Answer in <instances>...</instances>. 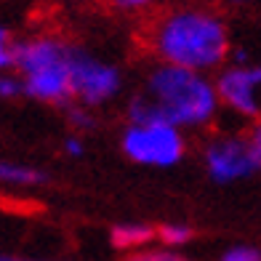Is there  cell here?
I'll use <instances>...</instances> for the list:
<instances>
[{"label":"cell","instance_id":"obj_17","mask_svg":"<svg viewBox=\"0 0 261 261\" xmlns=\"http://www.w3.org/2000/svg\"><path fill=\"white\" fill-rule=\"evenodd\" d=\"M64 152H67L69 158H80L83 152H86V147H83V141H80V139L67 136V141H64Z\"/></svg>","mask_w":261,"mask_h":261},{"label":"cell","instance_id":"obj_11","mask_svg":"<svg viewBox=\"0 0 261 261\" xmlns=\"http://www.w3.org/2000/svg\"><path fill=\"white\" fill-rule=\"evenodd\" d=\"M16 64V40L6 27H0V72H8Z\"/></svg>","mask_w":261,"mask_h":261},{"label":"cell","instance_id":"obj_21","mask_svg":"<svg viewBox=\"0 0 261 261\" xmlns=\"http://www.w3.org/2000/svg\"><path fill=\"white\" fill-rule=\"evenodd\" d=\"M224 3H229V6H243V3H248V0H224Z\"/></svg>","mask_w":261,"mask_h":261},{"label":"cell","instance_id":"obj_9","mask_svg":"<svg viewBox=\"0 0 261 261\" xmlns=\"http://www.w3.org/2000/svg\"><path fill=\"white\" fill-rule=\"evenodd\" d=\"M0 181L3 184H19V187H32V184H43L48 181V176L38 168L30 165H16V163H6L0 160Z\"/></svg>","mask_w":261,"mask_h":261},{"label":"cell","instance_id":"obj_4","mask_svg":"<svg viewBox=\"0 0 261 261\" xmlns=\"http://www.w3.org/2000/svg\"><path fill=\"white\" fill-rule=\"evenodd\" d=\"M123 149L134 163L168 168L184 158V139L168 123H130L123 134Z\"/></svg>","mask_w":261,"mask_h":261},{"label":"cell","instance_id":"obj_1","mask_svg":"<svg viewBox=\"0 0 261 261\" xmlns=\"http://www.w3.org/2000/svg\"><path fill=\"white\" fill-rule=\"evenodd\" d=\"M149 48L160 64L211 72L229 56V30L219 11L200 3L165 8L149 24Z\"/></svg>","mask_w":261,"mask_h":261},{"label":"cell","instance_id":"obj_8","mask_svg":"<svg viewBox=\"0 0 261 261\" xmlns=\"http://www.w3.org/2000/svg\"><path fill=\"white\" fill-rule=\"evenodd\" d=\"M158 237V229L152 224L130 221V224H115L110 229V243L120 251H130V248H144Z\"/></svg>","mask_w":261,"mask_h":261},{"label":"cell","instance_id":"obj_16","mask_svg":"<svg viewBox=\"0 0 261 261\" xmlns=\"http://www.w3.org/2000/svg\"><path fill=\"white\" fill-rule=\"evenodd\" d=\"M67 117H69V123H72V128H77V130H91L93 128V117L83 110V107H69Z\"/></svg>","mask_w":261,"mask_h":261},{"label":"cell","instance_id":"obj_14","mask_svg":"<svg viewBox=\"0 0 261 261\" xmlns=\"http://www.w3.org/2000/svg\"><path fill=\"white\" fill-rule=\"evenodd\" d=\"M221 261H261V251L251 245H237V248H229L221 256Z\"/></svg>","mask_w":261,"mask_h":261},{"label":"cell","instance_id":"obj_7","mask_svg":"<svg viewBox=\"0 0 261 261\" xmlns=\"http://www.w3.org/2000/svg\"><path fill=\"white\" fill-rule=\"evenodd\" d=\"M216 91L219 99L234 110L243 117H261V101H258V91L251 86V80L245 77L243 64H234L229 69H224L216 80Z\"/></svg>","mask_w":261,"mask_h":261},{"label":"cell","instance_id":"obj_12","mask_svg":"<svg viewBox=\"0 0 261 261\" xmlns=\"http://www.w3.org/2000/svg\"><path fill=\"white\" fill-rule=\"evenodd\" d=\"M16 96H27V88H24L21 75L0 72V99H16Z\"/></svg>","mask_w":261,"mask_h":261},{"label":"cell","instance_id":"obj_13","mask_svg":"<svg viewBox=\"0 0 261 261\" xmlns=\"http://www.w3.org/2000/svg\"><path fill=\"white\" fill-rule=\"evenodd\" d=\"M107 3L120 14H144V11L155 8L160 0H107Z\"/></svg>","mask_w":261,"mask_h":261},{"label":"cell","instance_id":"obj_3","mask_svg":"<svg viewBox=\"0 0 261 261\" xmlns=\"http://www.w3.org/2000/svg\"><path fill=\"white\" fill-rule=\"evenodd\" d=\"M69 51L67 43L56 35H32L16 40V64L27 96L45 104H67L72 99V72H69Z\"/></svg>","mask_w":261,"mask_h":261},{"label":"cell","instance_id":"obj_6","mask_svg":"<svg viewBox=\"0 0 261 261\" xmlns=\"http://www.w3.org/2000/svg\"><path fill=\"white\" fill-rule=\"evenodd\" d=\"M205 168L208 176L219 184L240 181L261 171V158L251 139H216L205 147Z\"/></svg>","mask_w":261,"mask_h":261},{"label":"cell","instance_id":"obj_10","mask_svg":"<svg viewBox=\"0 0 261 261\" xmlns=\"http://www.w3.org/2000/svg\"><path fill=\"white\" fill-rule=\"evenodd\" d=\"M192 234H195V229L187 227V224H163L158 229V237L165 245H184L192 240Z\"/></svg>","mask_w":261,"mask_h":261},{"label":"cell","instance_id":"obj_15","mask_svg":"<svg viewBox=\"0 0 261 261\" xmlns=\"http://www.w3.org/2000/svg\"><path fill=\"white\" fill-rule=\"evenodd\" d=\"M125 261H187V258L171 251H139V253H130Z\"/></svg>","mask_w":261,"mask_h":261},{"label":"cell","instance_id":"obj_18","mask_svg":"<svg viewBox=\"0 0 261 261\" xmlns=\"http://www.w3.org/2000/svg\"><path fill=\"white\" fill-rule=\"evenodd\" d=\"M243 69H245V77L251 80V86L258 91V88H261V64H256V67H248V64H243Z\"/></svg>","mask_w":261,"mask_h":261},{"label":"cell","instance_id":"obj_2","mask_svg":"<svg viewBox=\"0 0 261 261\" xmlns=\"http://www.w3.org/2000/svg\"><path fill=\"white\" fill-rule=\"evenodd\" d=\"M219 91L205 72L158 64L147 83L128 101L130 123H168L173 128H200L219 110Z\"/></svg>","mask_w":261,"mask_h":261},{"label":"cell","instance_id":"obj_5","mask_svg":"<svg viewBox=\"0 0 261 261\" xmlns=\"http://www.w3.org/2000/svg\"><path fill=\"white\" fill-rule=\"evenodd\" d=\"M69 72H72V99H77L83 107H99L110 101L123 86L120 69L110 62H101L80 45H72L69 51Z\"/></svg>","mask_w":261,"mask_h":261},{"label":"cell","instance_id":"obj_20","mask_svg":"<svg viewBox=\"0 0 261 261\" xmlns=\"http://www.w3.org/2000/svg\"><path fill=\"white\" fill-rule=\"evenodd\" d=\"M0 261H32V258H16V256H6V253H0Z\"/></svg>","mask_w":261,"mask_h":261},{"label":"cell","instance_id":"obj_19","mask_svg":"<svg viewBox=\"0 0 261 261\" xmlns=\"http://www.w3.org/2000/svg\"><path fill=\"white\" fill-rule=\"evenodd\" d=\"M248 139H251V144L256 147V152H258V158H261V120L251 128V134H248Z\"/></svg>","mask_w":261,"mask_h":261}]
</instances>
